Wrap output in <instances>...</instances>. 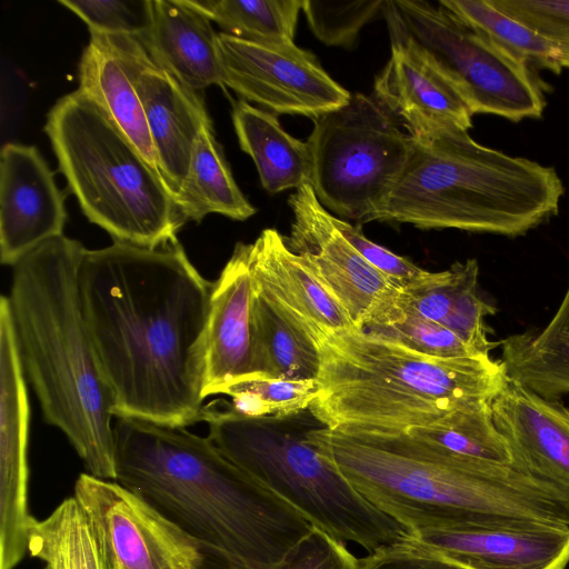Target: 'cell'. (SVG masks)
Wrapping results in <instances>:
<instances>
[{
  "label": "cell",
  "mask_w": 569,
  "mask_h": 569,
  "mask_svg": "<svg viewBox=\"0 0 569 569\" xmlns=\"http://www.w3.org/2000/svg\"><path fill=\"white\" fill-rule=\"evenodd\" d=\"M462 22L533 70L560 73L562 44L493 7L489 0H440Z\"/></svg>",
  "instance_id": "cell-30"
},
{
  "label": "cell",
  "mask_w": 569,
  "mask_h": 569,
  "mask_svg": "<svg viewBox=\"0 0 569 569\" xmlns=\"http://www.w3.org/2000/svg\"><path fill=\"white\" fill-rule=\"evenodd\" d=\"M309 410L328 428L407 431L497 396L508 379L491 357L436 358L359 328L318 338Z\"/></svg>",
  "instance_id": "cell-5"
},
{
  "label": "cell",
  "mask_w": 569,
  "mask_h": 569,
  "mask_svg": "<svg viewBox=\"0 0 569 569\" xmlns=\"http://www.w3.org/2000/svg\"><path fill=\"white\" fill-rule=\"evenodd\" d=\"M28 552L47 569H107L91 523L74 496L44 520L33 519Z\"/></svg>",
  "instance_id": "cell-29"
},
{
  "label": "cell",
  "mask_w": 569,
  "mask_h": 569,
  "mask_svg": "<svg viewBox=\"0 0 569 569\" xmlns=\"http://www.w3.org/2000/svg\"><path fill=\"white\" fill-rule=\"evenodd\" d=\"M150 60L137 38L90 32L79 63V90L101 107L161 176L136 88L140 70Z\"/></svg>",
  "instance_id": "cell-19"
},
{
  "label": "cell",
  "mask_w": 569,
  "mask_h": 569,
  "mask_svg": "<svg viewBox=\"0 0 569 569\" xmlns=\"http://www.w3.org/2000/svg\"><path fill=\"white\" fill-rule=\"evenodd\" d=\"M307 144L319 202L365 223L377 221L383 210L412 139L376 98L353 93L347 104L313 120Z\"/></svg>",
  "instance_id": "cell-10"
},
{
  "label": "cell",
  "mask_w": 569,
  "mask_h": 569,
  "mask_svg": "<svg viewBox=\"0 0 569 569\" xmlns=\"http://www.w3.org/2000/svg\"><path fill=\"white\" fill-rule=\"evenodd\" d=\"M232 122L240 148L253 160L264 190L278 193L310 183L308 144L289 134L276 113L239 99L232 108Z\"/></svg>",
  "instance_id": "cell-27"
},
{
  "label": "cell",
  "mask_w": 569,
  "mask_h": 569,
  "mask_svg": "<svg viewBox=\"0 0 569 569\" xmlns=\"http://www.w3.org/2000/svg\"><path fill=\"white\" fill-rule=\"evenodd\" d=\"M391 288L376 301L362 330L429 357H485L449 329L398 305Z\"/></svg>",
  "instance_id": "cell-33"
},
{
  "label": "cell",
  "mask_w": 569,
  "mask_h": 569,
  "mask_svg": "<svg viewBox=\"0 0 569 569\" xmlns=\"http://www.w3.org/2000/svg\"><path fill=\"white\" fill-rule=\"evenodd\" d=\"M405 540L461 569H566L569 526L497 515H473Z\"/></svg>",
  "instance_id": "cell-13"
},
{
  "label": "cell",
  "mask_w": 569,
  "mask_h": 569,
  "mask_svg": "<svg viewBox=\"0 0 569 569\" xmlns=\"http://www.w3.org/2000/svg\"><path fill=\"white\" fill-rule=\"evenodd\" d=\"M333 223L359 253L378 269L396 288H402L423 276L421 269L406 257L398 256L369 240L359 226L333 216Z\"/></svg>",
  "instance_id": "cell-38"
},
{
  "label": "cell",
  "mask_w": 569,
  "mask_h": 569,
  "mask_svg": "<svg viewBox=\"0 0 569 569\" xmlns=\"http://www.w3.org/2000/svg\"><path fill=\"white\" fill-rule=\"evenodd\" d=\"M279 569H361V560L345 542L315 527Z\"/></svg>",
  "instance_id": "cell-39"
},
{
  "label": "cell",
  "mask_w": 569,
  "mask_h": 569,
  "mask_svg": "<svg viewBox=\"0 0 569 569\" xmlns=\"http://www.w3.org/2000/svg\"><path fill=\"white\" fill-rule=\"evenodd\" d=\"M407 432L461 456L512 465L509 445L495 422L489 400L461 406L433 425Z\"/></svg>",
  "instance_id": "cell-32"
},
{
  "label": "cell",
  "mask_w": 569,
  "mask_h": 569,
  "mask_svg": "<svg viewBox=\"0 0 569 569\" xmlns=\"http://www.w3.org/2000/svg\"><path fill=\"white\" fill-rule=\"evenodd\" d=\"M251 335L256 379H317L320 357L316 342L254 281Z\"/></svg>",
  "instance_id": "cell-26"
},
{
  "label": "cell",
  "mask_w": 569,
  "mask_h": 569,
  "mask_svg": "<svg viewBox=\"0 0 569 569\" xmlns=\"http://www.w3.org/2000/svg\"><path fill=\"white\" fill-rule=\"evenodd\" d=\"M136 88L161 177L176 199L187 177L196 139L212 122L201 96L152 59L140 70Z\"/></svg>",
  "instance_id": "cell-22"
},
{
  "label": "cell",
  "mask_w": 569,
  "mask_h": 569,
  "mask_svg": "<svg viewBox=\"0 0 569 569\" xmlns=\"http://www.w3.org/2000/svg\"><path fill=\"white\" fill-rule=\"evenodd\" d=\"M90 32L143 39L152 23V0H59Z\"/></svg>",
  "instance_id": "cell-36"
},
{
  "label": "cell",
  "mask_w": 569,
  "mask_h": 569,
  "mask_svg": "<svg viewBox=\"0 0 569 569\" xmlns=\"http://www.w3.org/2000/svg\"><path fill=\"white\" fill-rule=\"evenodd\" d=\"M360 560L361 569H461L408 543L405 538Z\"/></svg>",
  "instance_id": "cell-40"
},
{
  "label": "cell",
  "mask_w": 569,
  "mask_h": 569,
  "mask_svg": "<svg viewBox=\"0 0 569 569\" xmlns=\"http://www.w3.org/2000/svg\"><path fill=\"white\" fill-rule=\"evenodd\" d=\"M140 41L154 63L187 88L222 86L218 33L184 0H152V23Z\"/></svg>",
  "instance_id": "cell-24"
},
{
  "label": "cell",
  "mask_w": 569,
  "mask_h": 569,
  "mask_svg": "<svg viewBox=\"0 0 569 569\" xmlns=\"http://www.w3.org/2000/svg\"><path fill=\"white\" fill-rule=\"evenodd\" d=\"M116 481L227 569H279L315 528L290 503L183 427L113 422Z\"/></svg>",
  "instance_id": "cell-2"
},
{
  "label": "cell",
  "mask_w": 569,
  "mask_h": 569,
  "mask_svg": "<svg viewBox=\"0 0 569 569\" xmlns=\"http://www.w3.org/2000/svg\"><path fill=\"white\" fill-rule=\"evenodd\" d=\"M317 391V379H251L227 387L221 395L232 398L228 406L240 415L266 416L307 409L316 398Z\"/></svg>",
  "instance_id": "cell-34"
},
{
  "label": "cell",
  "mask_w": 569,
  "mask_h": 569,
  "mask_svg": "<svg viewBox=\"0 0 569 569\" xmlns=\"http://www.w3.org/2000/svg\"><path fill=\"white\" fill-rule=\"evenodd\" d=\"M253 280L247 243H237L213 282L207 336L204 398L256 379L252 372Z\"/></svg>",
  "instance_id": "cell-21"
},
{
  "label": "cell",
  "mask_w": 569,
  "mask_h": 569,
  "mask_svg": "<svg viewBox=\"0 0 569 569\" xmlns=\"http://www.w3.org/2000/svg\"><path fill=\"white\" fill-rule=\"evenodd\" d=\"M84 247L64 234L13 266L9 303L26 378L46 421L88 473L116 480L114 399L83 318L78 269Z\"/></svg>",
  "instance_id": "cell-4"
},
{
  "label": "cell",
  "mask_w": 569,
  "mask_h": 569,
  "mask_svg": "<svg viewBox=\"0 0 569 569\" xmlns=\"http://www.w3.org/2000/svg\"><path fill=\"white\" fill-rule=\"evenodd\" d=\"M562 44V68L569 69V39L561 42Z\"/></svg>",
  "instance_id": "cell-41"
},
{
  "label": "cell",
  "mask_w": 569,
  "mask_h": 569,
  "mask_svg": "<svg viewBox=\"0 0 569 569\" xmlns=\"http://www.w3.org/2000/svg\"><path fill=\"white\" fill-rule=\"evenodd\" d=\"M59 169L84 216L114 241L157 247L186 222L161 176L111 118L79 89L44 126Z\"/></svg>",
  "instance_id": "cell-8"
},
{
  "label": "cell",
  "mask_w": 569,
  "mask_h": 569,
  "mask_svg": "<svg viewBox=\"0 0 569 569\" xmlns=\"http://www.w3.org/2000/svg\"><path fill=\"white\" fill-rule=\"evenodd\" d=\"M176 201L186 221L199 222L209 213L242 221L256 213L232 177L212 124L204 126L196 139Z\"/></svg>",
  "instance_id": "cell-28"
},
{
  "label": "cell",
  "mask_w": 569,
  "mask_h": 569,
  "mask_svg": "<svg viewBox=\"0 0 569 569\" xmlns=\"http://www.w3.org/2000/svg\"><path fill=\"white\" fill-rule=\"evenodd\" d=\"M385 3L386 0H302V12L321 42L350 48L360 30L383 11Z\"/></svg>",
  "instance_id": "cell-35"
},
{
  "label": "cell",
  "mask_w": 569,
  "mask_h": 569,
  "mask_svg": "<svg viewBox=\"0 0 569 569\" xmlns=\"http://www.w3.org/2000/svg\"><path fill=\"white\" fill-rule=\"evenodd\" d=\"M203 406L208 439L232 462L290 503L313 527L369 553L408 531L359 493L316 449L309 432L323 425L309 408L244 416L228 402Z\"/></svg>",
  "instance_id": "cell-7"
},
{
  "label": "cell",
  "mask_w": 569,
  "mask_h": 569,
  "mask_svg": "<svg viewBox=\"0 0 569 569\" xmlns=\"http://www.w3.org/2000/svg\"><path fill=\"white\" fill-rule=\"evenodd\" d=\"M218 49L222 86L273 113L315 120L351 98L311 51L295 42L260 43L220 32Z\"/></svg>",
  "instance_id": "cell-12"
},
{
  "label": "cell",
  "mask_w": 569,
  "mask_h": 569,
  "mask_svg": "<svg viewBox=\"0 0 569 569\" xmlns=\"http://www.w3.org/2000/svg\"><path fill=\"white\" fill-rule=\"evenodd\" d=\"M390 40L417 49L470 111L513 122L541 118L543 87L536 70L458 19L439 2L386 0Z\"/></svg>",
  "instance_id": "cell-9"
},
{
  "label": "cell",
  "mask_w": 569,
  "mask_h": 569,
  "mask_svg": "<svg viewBox=\"0 0 569 569\" xmlns=\"http://www.w3.org/2000/svg\"><path fill=\"white\" fill-rule=\"evenodd\" d=\"M247 250L254 283L313 341L357 328L338 300L289 249L284 237L276 229H264L252 243H247Z\"/></svg>",
  "instance_id": "cell-20"
},
{
  "label": "cell",
  "mask_w": 569,
  "mask_h": 569,
  "mask_svg": "<svg viewBox=\"0 0 569 569\" xmlns=\"http://www.w3.org/2000/svg\"><path fill=\"white\" fill-rule=\"evenodd\" d=\"M63 196L33 146L8 142L0 153V259L16 266L41 243L63 234Z\"/></svg>",
  "instance_id": "cell-16"
},
{
  "label": "cell",
  "mask_w": 569,
  "mask_h": 569,
  "mask_svg": "<svg viewBox=\"0 0 569 569\" xmlns=\"http://www.w3.org/2000/svg\"><path fill=\"white\" fill-rule=\"evenodd\" d=\"M375 98L412 138L469 130L473 113L448 81L412 46L391 40V54L375 81Z\"/></svg>",
  "instance_id": "cell-18"
},
{
  "label": "cell",
  "mask_w": 569,
  "mask_h": 569,
  "mask_svg": "<svg viewBox=\"0 0 569 569\" xmlns=\"http://www.w3.org/2000/svg\"><path fill=\"white\" fill-rule=\"evenodd\" d=\"M479 264L476 259L456 261L443 271H426L416 281L390 290L393 300L456 333L478 353L490 357L497 343L488 339L486 317L495 306L480 293Z\"/></svg>",
  "instance_id": "cell-23"
},
{
  "label": "cell",
  "mask_w": 569,
  "mask_h": 569,
  "mask_svg": "<svg viewBox=\"0 0 569 569\" xmlns=\"http://www.w3.org/2000/svg\"><path fill=\"white\" fill-rule=\"evenodd\" d=\"M507 376L555 401L569 393V283L551 319L540 329L500 341Z\"/></svg>",
  "instance_id": "cell-25"
},
{
  "label": "cell",
  "mask_w": 569,
  "mask_h": 569,
  "mask_svg": "<svg viewBox=\"0 0 569 569\" xmlns=\"http://www.w3.org/2000/svg\"><path fill=\"white\" fill-rule=\"evenodd\" d=\"M411 139L377 221L515 238L559 211L565 188L552 167L482 146L462 129Z\"/></svg>",
  "instance_id": "cell-6"
},
{
  "label": "cell",
  "mask_w": 569,
  "mask_h": 569,
  "mask_svg": "<svg viewBox=\"0 0 569 569\" xmlns=\"http://www.w3.org/2000/svg\"><path fill=\"white\" fill-rule=\"evenodd\" d=\"M212 288L178 239L84 248L79 301L116 418L183 428L200 421Z\"/></svg>",
  "instance_id": "cell-1"
},
{
  "label": "cell",
  "mask_w": 569,
  "mask_h": 569,
  "mask_svg": "<svg viewBox=\"0 0 569 569\" xmlns=\"http://www.w3.org/2000/svg\"><path fill=\"white\" fill-rule=\"evenodd\" d=\"M229 36L260 43L293 42L302 0H184Z\"/></svg>",
  "instance_id": "cell-31"
},
{
  "label": "cell",
  "mask_w": 569,
  "mask_h": 569,
  "mask_svg": "<svg viewBox=\"0 0 569 569\" xmlns=\"http://www.w3.org/2000/svg\"><path fill=\"white\" fill-rule=\"evenodd\" d=\"M46 569V568H44Z\"/></svg>",
  "instance_id": "cell-42"
},
{
  "label": "cell",
  "mask_w": 569,
  "mask_h": 569,
  "mask_svg": "<svg viewBox=\"0 0 569 569\" xmlns=\"http://www.w3.org/2000/svg\"><path fill=\"white\" fill-rule=\"evenodd\" d=\"M491 408L512 465L569 495V408L509 377Z\"/></svg>",
  "instance_id": "cell-17"
},
{
  "label": "cell",
  "mask_w": 569,
  "mask_h": 569,
  "mask_svg": "<svg viewBox=\"0 0 569 569\" xmlns=\"http://www.w3.org/2000/svg\"><path fill=\"white\" fill-rule=\"evenodd\" d=\"M73 496L91 523L107 569H200L202 547L118 481L81 473Z\"/></svg>",
  "instance_id": "cell-11"
},
{
  "label": "cell",
  "mask_w": 569,
  "mask_h": 569,
  "mask_svg": "<svg viewBox=\"0 0 569 569\" xmlns=\"http://www.w3.org/2000/svg\"><path fill=\"white\" fill-rule=\"evenodd\" d=\"M9 298H0V569L28 551L29 400Z\"/></svg>",
  "instance_id": "cell-14"
},
{
  "label": "cell",
  "mask_w": 569,
  "mask_h": 569,
  "mask_svg": "<svg viewBox=\"0 0 569 569\" xmlns=\"http://www.w3.org/2000/svg\"><path fill=\"white\" fill-rule=\"evenodd\" d=\"M309 440L408 533L449 528L479 513L569 526V495L512 465L461 456L407 431L321 425Z\"/></svg>",
  "instance_id": "cell-3"
},
{
  "label": "cell",
  "mask_w": 569,
  "mask_h": 569,
  "mask_svg": "<svg viewBox=\"0 0 569 569\" xmlns=\"http://www.w3.org/2000/svg\"><path fill=\"white\" fill-rule=\"evenodd\" d=\"M288 203L293 213L290 234L284 237L289 249L362 329L376 301L393 286L342 236L309 182L296 189Z\"/></svg>",
  "instance_id": "cell-15"
},
{
  "label": "cell",
  "mask_w": 569,
  "mask_h": 569,
  "mask_svg": "<svg viewBox=\"0 0 569 569\" xmlns=\"http://www.w3.org/2000/svg\"><path fill=\"white\" fill-rule=\"evenodd\" d=\"M497 9L557 42L569 39V0H489Z\"/></svg>",
  "instance_id": "cell-37"
}]
</instances>
